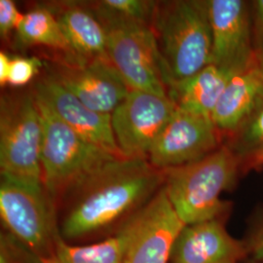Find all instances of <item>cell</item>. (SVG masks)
Masks as SVG:
<instances>
[{"label":"cell","mask_w":263,"mask_h":263,"mask_svg":"<svg viewBox=\"0 0 263 263\" xmlns=\"http://www.w3.org/2000/svg\"><path fill=\"white\" fill-rule=\"evenodd\" d=\"M165 183L147 158H114L70 189L57 207L61 238L72 246L114 235Z\"/></svg>","instance_id":"obj_1"},{"label":"cell","mask_w":263,"mask_h":263,"mask_svg":"<svg viewBox=\"0 0 263 263\" xmlns=\"http://www.w3.org/2000/svg\"><path fill=\"white\" fill-rule=\"evenodd\" d=\"M242 163L224 143L202 159L165 170L164 188L185 226L222 219L229 204L221 194L235 185Z\"/></svg>","instance_id":"obj_2"},{"label":"cell","mask_w":263,"mask_h":263,"mask_svg":"<svg viewBox=\"0 0 263 263\" xmlns=\"http://www.w3.org/2000/svg\"><path fill=\"white\" fill-rule=\"evenodd\" d=\"M152 28L173 84L211 64L213 39L208 0L157 2Z\"/></svg>","instance_id":"obj_3"},{"label":"cell","mask_w":263,"mask_h":263,"mask_svg":"<svg viewBox=\"0 0 263 263\" xmlns=\"http://www.w3.org/2000/svg\"><path fill=\"white\" fill-rule=\"evenodd\" d=\"M94 14L106 32L108 59L130 90L169 97L173 79L152 26L113 15L97 4Z\"/></svg>","instance_id":"obj_4"},{"label":"cell","mask_w":263,"mask_h":263,"mask_svg":"<svg viewBox=\"0 0 263 263\" xmlns=\"http://www.w3.org/2000/svg\"><path fill=\"white\" fill-rule=\"evenodd\" d=\"M34 93V92H33ZM43 126L40 161L42 181L57 207L66 193L114 158L85 140L34 93Z\"/></svg>","instance_id":"obj_5"},{"label":"cell","mask_w":263,"mask_h":263,"mask_svg":"<svg viewBox=\"0 0 263 263\" xmlns=\"http://www.w3.org/2000/svg\"><path fill=\"white\" fill-rule=\"evenodd\" d=\"M0 217L3 230L46 260H53L62 239L55 202L43 181L1 174Z\"/></svg>","instance_id":"obj_6"},{"label":"cell","mask_w":263,"mask_h":263,"mask_svg":"<svg viewBox=\"0 0 263 263\" xmlns=\"http://www.w3.org/2000/svg\"><path fill=\"white\" fill-rule=\"evenodd\" d=\"M42 119L33 92L1 97V174L42 181Z\"/></svg>","instance_id":"obj_7"},{"label":"cell","mask_w":263,"mask_h":263,"mask_svg":"<svg viewBox=\"0 0 263 263\" xmlns=\"http://www.w3.org/2000/svg\"><path fill=\"white\" fill-rule=\"evenodd\" d=\"M177 110L169 97L130 90L111 113L114 137L126 158H147L160 133Z\"/></svg>","instance_id":"obj_8"},{"label":"cell","mask_w":263,"mask_h":263,"mask_svg":"<svg viewBox=\"0 0 263 263\" xmlns=\"http://www.w3.org/2000/svg\"><path fill=\"white\" fill-rule=\"evenodd\" d=\"M211 117L177 107L148 154L157 169H173L204 158L224 143Z\"/></svg>","instance_id":"obj_9"},{"label":"cell","mask_w":263,"mask_h":263,"mask_svg":"<svg viewBox=\"0 0 263 263\" xmlns=\"http://www.w3.org/2000/svg\"><path fill=\"white\" fill-rule=\"evenodd\" d=\"M129 242L123 263H170L185 224L163 187L127 221Z\"/></svg>","instance_id":"obj_10"},{"label":"cell","mask_w":263,"mask_h":263,"mask_svg":"<svg viewBox=\"0 0 263 263\" xmlns=\"http://www.w3.org/2000/svg\"><path fill=\"white\" fill-rule=\"evenodd\" d=\"M212 28L211 64L232 73L255 65L251 3L246 0H208Z\"/></svg>","instance_id":"obj_11"},{"label":"cell","mask_w":263,"mask_h":263,"mask_svg":"<svg viewBox=\"0 0 263 263\" xmlns=\"http://www.w3.org/2000/svg\"><path fill=\"white\" fill-rule=\"evenodd\" d=\"M49 76L95 111L111 114L130 88L112 64L97 60L85 64L59 62Z\"/></svg>","instance_id":"obj_12"},{"label":"cell","mask_w":263,"mask_h":263,"mask_svg":"<svg viewBox=\"0 0 263 263\" xmlns=\"http://www.w3.org/2000/svg\"><path fill=\"white\" fill-rule=\"evenodd\" d=\"M33 92L41 97L64 122L85 140L116 157L126 158L114 137L111 114L91 109L49 74L36 82Z\"/></svg>","instance_id":"obj_13"},{"label":"cell","mask_w":263,"mask_h":263,"mask_svg":"<svg viewBox=\"0 0 263 263\" xmlns=\"http://www.w3.org/2000/svg\"><path fill=\"white\" fill-rule=\"evenodd\" d=\"M247 250L227 232L222 219H212L183 227L170 263H238Z\"/></svg>","instance_id":"obj_14"},{"label":"cell","mask_w":263,"mask_h":263,"mask_svg":"<svg viewBox=\"0 0 263 263\" xmlns=\"http://www.w3.org/2000/svg\"><path fill=\"white\" fill-rule=\"evenodd\" d=\"M263 104V76L256 66L230 77L212 114L224 140L232 137Z\"/></svg>","instance_id":"obj_15"},{"label":"cell","mask_w":263,"mask_h":263,"mask_svg":"<svg viewBox=\"0 0 263 263\" xmlns=\"http://www.w3.org/2000/svg\"><path fill=\"white\" fill-rule=\"evenodd\" d=\"M51 11L82 64L97 60L109 61L106 32L94 13L77 4H64Z\"/></svg>","instance_id":"obj_16"},{"label":"cell","mask_w":263,"mask_h":263,"mask_svg":"<svg viewBox=\"0 0 263 263\" xmlns=\"http://www.w3.org/2000/svg\"><path fill=\"white\" fill-rule=\"evenodd\" d=\"M233 74L210 64L194 76L172 85L169 98L179 109L212 118L216 104Z\"/></svg>","instance_id":"obj_17"},{"label":"cell","mask_w":263,"mask_h":263,"mask_svg":"<svg viewBox=\"0 0 263 263\" xmlns=\"http://www.w3.org/2000/svg\"><path fill=\"white\" fill-rule=\"evenodd\" d=\"M20 41L28 46H43L61 53V62L82 64L69 44L55 14L47 7H37L24 14L17 29Z\"/></svg>","instance_id":"obj_18"},{"label":"cell","mask_w":263,"mask_h":263,"mask_svg":"<svg viewBox=\"0 0 263 263\" xmlns=\"http://www.w3.org/2000/svg\"><path fill=\"white\" fill-rule=\"evenodd\" d=\"M129 242L127 222L114 235L92 244L72 246L61 239L52 263H123Z\"/></svg>","instance_id":"obj_19"},{"label":"cell","mask_w":263,"mask_h":263,"mask_svg":"<svg viewBox=\"0 0 263 263\" xmlns=\"http://www.w3.org/2000/svg\"><path fill=\"white\" fill-rule=\"evenodd\" d=\"M226 143L241 161L243 172H247L250 163L263 154V104Z\"/></svg>","instance_id":"obj_20"},{"label":"cell","mask_w":263,"mask_h":263,"mask_svg":"<svg viewBox=\"0 0 263 263\" xmlns=\"http://www.w3.org/2000/svg\"><path fill=\"white\" fill-rule=\"evenodd\" d=\"M113 15L152 26L157 2L146 0H104L97 3Z\"/></svg>","instance_id":"obj_21"},{"label":"cell","mask_w":263,"mask_h":263,"mask_svg":"<svg viewBox=\"0 0 263 263\" xmlns=\"http://www.w3.org/2000/svg\"><path fill=\"white\" fill-rule=\"evenodd\" d=\"M7 231L0 232V263H49Z\"/></svg>","instance_id":"obj_22"},{"label":"cell","mask_w":263,"mask_h":263,"mask_svg":"<svg viewBox=\"0 0 263 263\" xmlns=\"http://www.w3.org/2000/svg\"><path fill=\"white\" fill-rule=\"evenodd\" d=\"M41 66V61L35 57H17L12 59L7 84L13 87H23L28 84L37 74Z\"/></svg>","instance_id":"obj_23"},{"label":"cell","mask_w":263,"mask_h":263,"mask_svg":"<svg viewBox=\"0 0 263 263\" xmlns=\"http://www.w3.org/2000/svg\"><path fill=\"white\" fill-rule=\"evenodd\" d=\"M24 18L16 4L12 0H0V34L2 37H7L13 30L19 28Z\"/></svg>","instance_id":"obj_24"},{"label":"cell","mask_w":263,"mask_h":263,"mask_svg":"<svg viewBox=\"0 0 263 263\" xmlns=\"http://www.w3.org/2000/svg\"><path fill=\"white\" fill-rule=\"evenodd\" d=\"M250 3L253 40L256 50L263 42V0H254Z\"/></svg>","instance_id":"obj_25"},{"label":"cell","mask_w":263,"mask_h":263,"mask_svg":"<svg viewBox=\"0 0 263 263\" xmlns=\"http://www.w3.org/2000/svg\"><path fill=\"white\" fill-rule=\"evenodd\" d=\"M249 250L258 262L263 263V217L253 233Z\"/></svg>","instance_id":"obj_26"},{"label":"cell","mask_w":263,"mask_h":263,"mask_svg":"<svg viewBox=\"0 0 263 263\" xmlns=\"http://www.w3.org/2000/svg\"><path fill=\"white\" fill-rule=\"evenodd\" d=\"M11 61H12V58H10L6 53H4L3 51L0 52V84L1 86H5L7 84Z\"/></svg>","instance_id":"obj_27"},{"label":"cell","mask_w":263,"mask_h":263,"mask_svg":"<svg viewBox=\"0 0 263 263\" xmlns=\"http://www.w3.org/2000/svg\"><path fill=\"white\" fill-rule=\"evenodd\" d=\"M255 64L263 76V42L261 45L255 50Z\"/></svg>","instance_id":"obj_28"},{"label":"cell","mask_w":263,"mask_h":263,"mask_svg":"<svg viewBox=\"0 0 263 263\" xmlns=\"http://www.w3.org/2000/svg\"><path fill=\"white\" fill-rule=\"evenodd\" d=\"M260 167H263V154L259 155L258 157H256L255 159L253 160V161L250 163V165L248 166L247 171H248V170L260 168Z\"/></svg>","instance_id":"obj_29"},{"label":"cell","mask_w":263,"mask_h":263,"mask_svg":"<svg viewBox=\"0 0 263 263\" xmlns=\"http://www.w3.org/2000/svg\"><path fill=\"white\" fill-rule=\"evenodd\" d=\"M49 263H52V262H51V261H49Z\"/></svg>","instance_id":"obj_30"}]
</instances>
